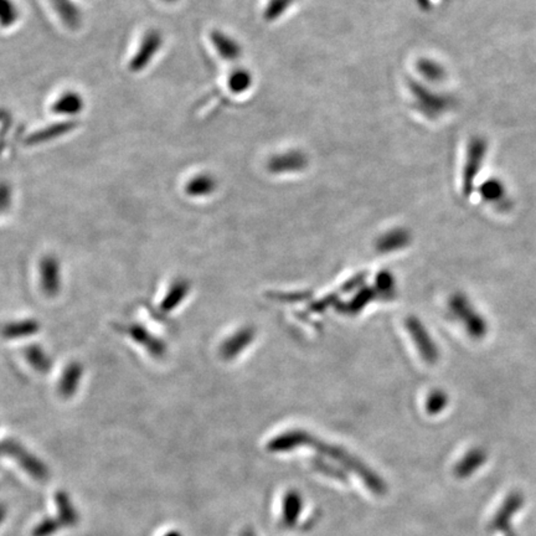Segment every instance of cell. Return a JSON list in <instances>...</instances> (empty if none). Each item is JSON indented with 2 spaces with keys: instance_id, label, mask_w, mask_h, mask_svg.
Instances as JSON below:
<instances>
[{
  "instance_id": "22",
  "label": "cell",
  "mask_w": 536,
  "mask_h": 536,
  "mask_svg": "<svg viewBox=\"0 0 536 536\" xmlns=\"http://www.w3.org/2000/svg\"><path fill=\"white\" fill-rule=\"evenodd\" d=\"M73 123H61V125H55L51 128H47V131H42V132L35 133L31 137H29L27 143L29 144H38V143H42V142H47L50 139L55 138V137H59L62 136L65 133L71 131L73 128Z\"/></svg>"
},
{
  "instance_id": "10",
  "label": "cell",
  "mask_w": 536,
  "mask_h": 536,
  "mask_svg": "<svg viewBox=\"0 0 536 536\" xmlns=\"http://www.w3.org/2000/svg\"><path fill=\"white\" fill-rule=\"evenodd\" d=\"M303 510V499L297 490H290L285 494L282 503V525L291 529L299 520Z\"/></svg>"
},
{
  "instance_id": "29",
  "label": "cell",
  "mask_w": 536,
  "mask_h": 536,
  "mask_svg": "<svg viewBox=\"0 0 536 536\" xmlns=\"http://www.w3.org/2000/svg\"><path fill=\"white\" fill-rule=\"evenodd\" d=\"M240 536H256V534L251 529H245L241 533Z\"/></svg>"
},
{
  "instance_id": "25",
  "label": "cell",
  "mask_w": 536,
  "mask_h": 536,
  "mask_svg": "<svg viewBox=\"0 0 536 536\" xmlns=\"http://www.w3.org/2000/svg\"><path fill=\"white\" fill-rule=\"evenodd\" d=\"M64 525L60 522L59 518H45L40 522L33 530V536H51L62 529Z\"/></svg>"
},
{
  "instance_id": "9",
  "label": "cell",
  "mask_w": 536,
  "mask_h": 536,
  "mask_svg": "<svg viewBox=\"0 0 536 536\" xmlns=\"http://www.w3.org/2000/svg\"><path fill=\"white\" fill-rule=\"evenodd\" d=\"M82 374H84V368L79 363L73 361L67 365L66 369L60 377L59 385H58L60 396L62 398L73 397L79 389Z\"/></svg>"
},
{
  "instance_id": "27",
  "label": "cell",
  "mask_w": 536,
  "mask_h": 536,
  "mask_svg": "<svg viewBox=\"0 0 536 536\" xmlns=\"http://www.w3.org/2000/svg\"><path fill=\"white\" fill-rule=\"evenodd\" d=\"M482 194L485 199L496 200L503 194V186L498 180H489L482 186Z\"/></svg>"
},
{
  "instance_id": "2",
  "label": "cell",
  "mask_w": 536,
  "mask_h": 536,
  "mask_svg": "<svg viewBox=\"0 0 536 536\" xmlns=\"http://www.w3.org/2000/svg\"><path fill=\"white\" fill-rule=\"evenodd\" d=\"M410 92L415 106L420 112L431 119L438 118L455 107V99L448 94L431 91L418 82H410Z\"/></svg>"
},
{
  "instance_id": "5",
  "label": "cell",
  "mask_w": 536,
  "mask_h": 536,
  "mask_svg": "<svg viewBox=\"0 0 536 536\" xmlns=\"http://www.w3.org/2000/svg\"><path fill=\"white\" fill-rule=\"evenodd\" d=\"M116 329L128 335L137 344L143 346L153 357L160 359L166 355V343L146 329V327L138 323H128L116 325Z\"/></svg>"
},
{
  "instance_id": "21",
  "label": "cell",
  "mask_w": 536,
  "mask_h": 536,
  "mask_svg": "<svg viewBox=\"0 0 536 536\" xmlns=\"http://www.w3.org/2000/svg\"><path fill=\"white\" fill-rule=\"evenodd\" d=\"M84 106L82 99L77 93L68 92L60 97L59 101L53 105V112L59 114H76L81 112Z\"/></svg>"
},
{
  "instance_id": "11",
  "label": "cell",
  "mask_w": 536,
  "mask_h": 536,
  "mask_svg": "<svg viewBox=\"0 0 536 536\" xmlns=\"http://www.w3.org/2000/svg\"><path fill=\"white\" fill-rule=\"evenodd\" d=\"M162 45V38L157 31H151L146 34V38L143 40V44L140 47L138 53L133 58L131 68L133 71H140L146 64L151 61L153 56L157 53L159 47Z\"/></svg>"
},
{
  "instance_id": "13",
  "label": "cell",
  "mask_w": 536,
  "mask_h": 536,
  "mask_svg": "<svg viewBox=\"0 0 536 536\" xmlns=\"http://www.w3.org/2000/svg\"><path fill=\"white\" fill-rule=\"evenodd\" d=\"M55 502H56L58 511H59L58 518L64 525V528H73L79 523V514L75 509L71 498L68 496L66 492H62V490L58 492L55 494Z\"/></svg>"
},
{
  "instance_id": "23",
  "label": "cell",
  "mask_w": 536,
  "mask_h": 536,
  "mask_svg": "<svg viewBox=\"0 0 536 536\" xmlns=\"http://www.w3.org/2000/svg\"><path fill=\"white\" fill-rule=\"evenodd\" d=\"M251 84V73L246 71L244 68H240L238 71H235L229 79V86L231 88L232 92L235 93L245 92L247 91V88H250Z\"/></svg>"
},
{
  "instance_id": "8",
  "label": "cell",
  "mask_w": 536,
  "mask_h": 536,
  "mask_svg": "<svg viewBox=\"0 0 536 536\" xmlns=\"http://www.w3.org/2000/svg\"><path fill=\"white\" fill-rule=\"evenodd\" d=\"M255 337V333L251 328H244L233 333L231 337H227L220 346V355L225 360H232L245 350L246 346L250 345Z\"/></svg>"
},
{
  "instance_id": "6",
  "label": "cell",
  "mask_w": 536,
  "mask_h": 536,
  "mask_svg": "<svg viewBox=\"0 0 536 536\" xmlns=\"http://www.w3.org/2000/svg\"><path fill=\"white\" fill-rule=\"evenodd\" d=\"M41 290L47 297H55L61 288L59 261L53 256H45L40 262Z\"/></svg>"
},
{
  "instance_id": "28",
  "label": "cell",
  "mask_w": 536,
  "mask_h": 536,
  "mask_svg": "<svg viewBox=\"0 0 536 536\" xmlns=\"http://www.w3.org/2000/svg\"><path fill=\"white\" fill-rule=\"evenodd\" d=\"M3 13H1V20H3V25H9V24H13L14 20L16 18V10L13 7L12 3H9V0H3Z\"/></svg>"
},
{
  "instance_id": "30",
  "label": "cell",
  "mask_w": 536,
  "mask_h": 536,
  "mask_svg": "<svg viewBox=\"0 0 536 536\" xmlns=\"http://www.w3.org/2000/svg\"><path fill=\"white\" fill-rule=\"evenodd\" d=\"M166 536H183V535H181V533H179V531H175V530H173V531H170V533H168V534H166Z\"/></svg>"
},
{
  "instance_id": "24",
  "label": "cell",
  "mask_w": 536,
  "mask_h": 536,
  "mask_svg": "<svg viewBox=\"0 0 536 536\" xmlns=\"http://www.w3.org/2000/svg\"><path fill=\"white\" fill-rule=\"evenodd\" d=\"M297 0H270L265 9V19L267 21L281 18Z\"/></svg>"
},
{
  "instance_id": "20",
  "label": "cell",
  "mask_w": 536,
  "mask_h": 536,
  "mask_svg": "<svg viewBox=\"0 0 536 536\" xmlns=\"http://www.w3.org/2000/svg\"><path fill=\"white\" fill-rule=\"evenodd\" d=\"M484 462V455L479 450H472L463 459L457 464L455 468V474L458 478H467L474 470L479 468V465Z\"/></svg>"
},
{
  "instance_id": "15",
  "label": "cell",
  "mask_w": 536,
  "mask_h": 536,
  "mask_svg": "<svg viewBox=\"0 0 536 536\" xmlns=\"http://www.w3.org/2000/svg\"><path fill=\"white\" fill-rule=\"evenodd\" d=\"M39 331V322H36L34 319H25V320H18V322H13V323L5 325L3 334L7 339H20V337L34 335Z\"/></svg>"
},
{
  "instance_id": "1",
  "label": "cell",
  "mask_w": 536,
  "mask_h": 536,
  "mask_svg": "<svg viewBox=\"0 0 536 536\" xmlns=\"http://www.w3.org/2000/svg\"><path fill=\"white\" fill-rule=\"evenodd\" d=\"M302 444H311V446H314L316 450L324 453V455H328L331 459H334L335 462H339L344 468L351 470L353 473H355L357 476L361 478V481L364 482L366 488H369V490L372 492L374 494L383 496V494L386 493V484L384 483V481L380 476H377L372 470H369L365 464L361 463L360 461H357L354 457L350 456L349 453H346L344 450L334 448V447L328 446V444L311 439L303 432L294 431V432H287V433H283L281 436H277L276 438H273L270 444H267V450H270V452H287V450H292L293 448L298 447V446H302Z\"/></svg>"
},
{
  "instance_id": "7",
  "label": "cell",
  "mask_w": 536,
  "mask_h": 536,
  "mask_svg": "<svg viewBox=\"0 0 536 536\" xmlns=\"http://www.w3.org/2000/svg\"><path fill=\"white\" fill-rule=\"evenodd\" d=\"M308 164V159L305 153L299 151H291L279 155H275L268 163L270 172L275 174L285 173H297L303 170Z\"/></svg>"
},
{
  "instance_id": "19",
  "label": "cell",
  "mask_w": 536,
  "mask_h": 536,
  "mask_svg": "<svg viewBox=\"0 0 536 536\" xmlns=\"http://www.w3.org/2000/svg\"><path fill=\"white\" fill-rule=\"evenodd\" d=\"M417 71L430 82H441L446 77L444 66L432 59L420 60L417 62Z\"/></svg>"
},
{
  "instance_id": "14",
  "label": "cell",
  "mask_w": 536,
  "mask_h": 536,
  "mask_svg": "<svg viewBox=\"0 0 536 536\" xmlns=\"http://www.w3.org/2000/svg\"><path fill=\"white\" fill-rule=\"evenodd\" d=\"M522 505V496L519 494H510L508 496V499L504 502L503 505L500 510L496 513L494 519L492 520L490 523V529L493 530H504L509 523L510 518L511 515L519 510Z\"/></svg>"
},
{
  "instance_id": "26",
  "label": "cell",
  "mask_w": 536,
  "mask_h": 536,
  "mask_svg": "<svg viewBox=\"0 0 536 536\" xmlns=\"http://www.w3.org/2000/svg\"><path fill=\"white\" fill-rule=\"evenodd\" d=\"M313 465H314L316 470H319L323 474H327V476H331V478H335L337 481H340V482H348V478L345 476L344 472L337 470V468H333V465H331V464L324 463V462L318 461L317 459V461L313 462Z\"/></svg>"
},
{
  "instance_id": "17",
  "label": "cell",
  "mask_w": 536,
  "mask_h": 536,
  "mask_svg": "<svg viewBox=\"0 0 536 536\" xmlns=\"http://www.w3.org/2000/svg\"><path fill=\"white\" fill-rule=\"evenodd\" d=\"M24 357L27 360V363L33 366L39 372L45 374L51 369V359L47 357V353L42 350V348L39 345H29L27 349L24 350Z\"/></svg>"
},
{
  "instance_id": "3",
  "label": "cell",
  "mask_w": 536,
  "mask_h": 536,
  "mask_svg": "<svg viewBox=\"0 0 536 536\" xmlns=\"http://www.w3.org/2000/svg\"><path fill=\"white\" fill-rule=\"evenodd\" d=\"M1 450H3L4 456L14 459L16 463L19 464L20 468L24 472H27V474L34 478L35 481L42 482L49 478L50 473H49L47 464L33 455L31 452H29L18 441L12 439V438L4 439Z\"/></svg>"
},
{
  "instance_id": "16",
  "label": "cell",
  "mask_w": 536,
  "mask_h": 536,
  "mask_svg": "<svg viewBox=\"0 0 536 536\" xmlns=\"http://www.w3.org/2000/svg\"><path fill=\"white\" fill-rule=\"evenodd\" d=\"M212 42L220 55L227 60H236L241 55V47L235 40L229 38L225 34H212Z\"/></svg>"
},
{
  "instance_id": "4",
  "label": "cell",
  "mask_w": 536,
  "mask_h": 536,
  "mask_svg": "<svg viewBox=\"0 0 536 536\" xmlns=\"http://www.w3.org/2000/svg\"><path fill=\"white\" fill-rule=\"evenodd\" d=\"M487 149H488V143L483 137H473L470 139L468 146H467L463 174H462L463 192L465 195H468L473 189L476 175L479 174L481 168L483 166Z\"/></svg>"
},
{
  "instance_id": "12",
  "label": "cell",
  "mask_w": 536,
  "mask_h": 536,
  "mask_svg": "<svg viewBox=\"0 0 536 536\" xmlns=\"http://www.w3.org/2000/svg\"><path fill=\"white\" fill-rule=\"evenodd\" d=\"M190 292V285L186 279H178L175 281L169 291L166 294L164 299L159 305L160 311L163 313H170L178 307L184 299H186L188 293Z\"/></svg>"
},
{
  "instance_id": "18",
  "label": "cell",
  "mask_w": 536,
  "mask_h": 536,
  "mask_svg": "<svg viewBox=\"0 0 536 536\" xmlns=\"http://www.w3.org/2000/svg\"><path fill=\"white\" fill-rule=\"evenodd\" d=\"M215 190V180L210 175L201 174L192 178L186 186V192L190 196H206Z\"/></svg>"
}]
</instances>
